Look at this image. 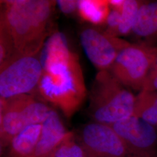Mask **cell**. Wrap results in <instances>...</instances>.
<instances>
[{
	"label": "cell",
	"mask_w": 157,
	"mask_h": 157,
	"mask_svg": "<svg viewBox=\"0 0 157 157\" xmlns=\"http://www.w3.org/2000/svg\"><path fill=\"white\" fill-rule=\"evenodd\" d=\"M56 1L10 0L2 1L1 26L10 37L14 57L36 56L45 43Z\"/></svg>",
	"instance_id": "cell-1"
},
{
	"label": "cell",
	"mask_w": 157,
	"mask_h": 157,
	"mask_svg": "<svg viewBox=\"0 0 157 157\" xmlns=\"http://www.w3.org/2000/svg\"><path fill=\"white\" fill-rule=\"evenodd\" d=\"M43 69V73L37 87L40 94L44 100L59 108L66 117H72L86 95L78 56L72 52Z\"/></svg>",
	"instance_id": "cell-2"
},
{
	"label": "cell",
	"mask_w": 157,
	"mask_h": 157,
	"mask_svg": "<svg viewBox=\"0 0 157 157\" xmlns=\"http://www.w3.org/2000/svg\"><path fill=\"white\" fill-rule=\"evenodd\" d=\"M136 95L109 71H99L90 95L89 112L94 122L112 124L132 116Z\"/></svg>",
	"instance_id": "cell-3"
},
{
	"label": "cell",
	"mask_w": 157,
	"mask_h": 157,
	"mask_svg": "<svg viewBox=\"0 0 157 157\" xmlns=\"http://www.w3.org/2000/svg\"><path fill=\"white\" fill-rule=\"evenodd\" d=\"M51 110L30 94L0 99L1 155L16 135L29 126L43 124Z\"/></svg>",
	"instance_id": "cell-4"
},
{
	"label": "cell",
	"mask_w": 157,
	"mask_h": 157,
	"mask_svg": "<svg viewBox=\"0 0 157 157\" xmlns=\"http://www.w3.org/2000/svg\"><path fill=\"white\" fill-rule=\"evenodd\" d=\"M157 55V47L141 43L121 51L109 71L127 88L140 91Z\"/></svg>",
	"instance_id": "cell-5"
},
{
	"label": "cell",
	"mask_w": 157,
	"mask_h": 157,
	"mask_svg": "<svg viewBox=\"0 0 157 157\" xmlns=\"http://www.w3.org/2000/svg\"><path fill=\"white\" fill-rule=\"evenodd\" d=\"M0 67V99L29 94L37 89L43 73L36 56L14 57Z\"/></svg>",
	"instance_id": "cell-6"
},
{
	"label": "cell",
	"mask_w": 157,
	"mask_h": 157,
	"mask_svg": "<svg viewBox=\"0 0 157 157\" xmlns=\"http://www.w3.org/2000/svg\"><path fill=\"white\" fill-rule=\"evenodd\" d=\"M122 141L129 157H157V130L132 115L109 125Z\"/></svg>",
	"instance_id": "cell-7"
},
{
	"label": "cell",
	"mask_w": 157,
	"mask_h": 157,
	"mask_svg": "<svg viewBox=\"0 0 157 157\" xmlns=\"http://www.w3.org/2000/svg\"><path fill=\"white\" fill-rule=\"evenodd\" d=\"M76 137L87 157H129L122 141L108 124H86Z\"/></svg>",
	"instance_id": "cell-8"
},
{
	"label": "cell",
	"mask_w": 157,
	"mask_h": 157,
	"mask_svg": "<svg viewBox=\"0 0 157 157\" xmlns=\"http://www.w3.org/2000/svg\"><path fill=\"white\" fill-rule=\"evenodd\" d=\"M86 55L99 71H109L119 52L129 43L94 28H86L80 36Z\"/></svg>",
	"instance_id": "cell-9"
},
{
	"label": "cell",
	"mask_w": 157,
	"mask_h": 157,
	"mask_svg": "<svg viewBox=\"0 0 157 157\" xmlns=\"http://www.w3.org/2000/svg\"><path fill=\"white\" fill-rule=\"evenodd\" d=\"M69 131L56 111L52 109L42 124L39 139L33 157H44L62 140Z\"/></svg>",
	"instance_id": "cell-10"
},
{
	"label": "cell",
	"mask_w": 157,
	"mask_h": 157,
	"mask_svg": "<svg viewBox=\"0 0 157 157\" xmlns=\"http://www.w3.org/2000/svg\"><path fill=\"white\" fill-rule=\"evenodd\" d=\"M131 33L146 43L157 39V1H142Z\"/></svg>",
	"instance_id": "cell-11"
},
{
	"label": "cell",
	"mask_w": 157,
	"mask_h": 157,
	"mask_svg": "<svg viewBox=\"0 0 157 157\" xmlns=\"http://www.w3.org/2000/svg\"><path fill=\"white\" fill-rule=\"evenodd\" d=\"M42 124L27 127L16 135L5 151L2 157H33L35 148L39 139Z\"/></svg>",
	"instance_id": "cell-12"
},
{
	"label": "cell",
	"mask_w": 157,
	"mask_h": 157,
	"mask_svg": "<svg viewBox=\"0 0 157 157\" xmlns=\"http://www.w3.org/2000/svg\"><path fill=\"white\" fill-rule=\"evenodd\" d=\"M157 130V91L141 90L136 95L133 115Z\"/></svg>",
	"instance_id": "cell-13"
},
{
	"label": "cell",
	"mask_w": 157,
	"mask_h": 157,
	"mask_svg": "<svg viewBox=\"0 0 157 157\" xmlns=\"http://www.w3.org/2000/svg\"><path fill=\"white\" fill-rule=\"evenodd\" d=\"M78 11L80 17L86 21L100 25L106 22L110 6L107 1L80 0L78 1Z\"/></svg>",
	"instance_id": "cell-14"
},
{
	"label": "cell",
	"mask_w": 157,
	"mask_h": 157,
	"mask_svg": "<svg viewBox=\"0 0 157 157\" xmlns=\"http://www.w3.org/2000/svg\"><path fill=\"white\" fill-rule=\"evenodd\" d=\"M44 157H87L76 136L68 132L64 138Z\"/></svg>",
	"instance_id": "cell-15"
},
{
	"label": "cell",
	"mask_w": 157,
	"mask_h": 157,
	"mask_svg": "<svg viewBox=\"0 0 157 157\" xmlns=\"http://www.w3.org/2000/svg\"><path fill=\"white\" fill-rule=\"evenodd\" d=\"M142 1L124 0L121 11V20L117 30V36L131 33Z\"/></svg>",
	"instance_id": "cell-16"
},
{
	"label": "cell",
	"mask_w": 157,
	"mask_h": 157,
	"mask_svg": "<svg viewBox=\"0 0 157 157\" xmlns=\"http://www.w3.org/2000/svg\"><path fill=\"white\" fill-rule=\"evenodd\" d=\"M121 20V11L112 9L110 10L107 17L106 23L108 25L107 34L117 37V30Z\"/></svg>",
	"instance_id": "cell-17"
},
{
	"label": "cell",
	"mask_w": 157,
	"mask_h": 157,
	"mask_svg": "<svg viewBox=\"0 0 157 157\" xmlns=\"http://www.w3.org/2000/svg\"><path fill=\"white\" fill-rule=\"evenodd\" d=\"M141 90L157 91V55Z\"/></svg>",
	"instance_id": "cell-18"
},
{
	"label": "cell",
	"mask_w": 157,
	"mask_h": 157,
	"mask_svg": "<svg viewBox=\"0 0 157 157\" xmlns=\"http://www.w3.org/2000/svg\"><path fill=\"white\" fill-rule=\"evenodd\" d=\"M78 2L75 0H59L56 3L63 13L71 14L78 10Z\"/></svg>",
	"instance_id": "cell-19"
},
{
	"label": "cell",
	"mask_w": 157,
	"mask_h": 157,
	"mask_svg": "<svg viewBox=\"0 0 157 157\" xmlns=\"http://www.w3.org/2000/svg\"></svg>",
	"instance_id": "cell-20"
}]
</instances>
